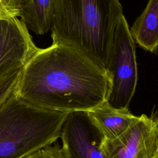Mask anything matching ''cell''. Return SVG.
I'll list each match as a JSON object with an SVG mask.
<instances>
[{
	"label": "cell",
	"mask_w": 158,
	"mask_h": 158,
	"mask_svg": "<svg viewBox=\"0 0 158 158\" xmlns=\"http://www.w3.org/2000/svg\"><path fill=\"white\" fill-rule=\"evenodd\" d=\"M136 44L151 52L158 49V0H149L148 4L130 28Z\"/></svg>",
	"instance_id": "9"
},
{
	"label": "cell",
	"mask_w": 158,
	"mask_h": 158,
	"mask_svg": "<svg viewBox=\"0 0 158 158\" xmlns=\"http://www.w3.org/2000/svg\"><path fill=\"white\" fill-rule=\"evenodd\" d=\"M21 70L14 72L0 80V106L15 89Z\"/></svg>",
	"instance_id": "11"
},
{
	"label": "cell",
	"mask_w": 158,
	"mask_h": 158,
	"mask_svg": "<svg viewBox=\"0 0 158 158\" xmlns=\"http://www.w3.org/2000/svg\"><path fill=\"white\" fill-rule=\"evenodd\" d=\"M23 4L21 0H0V20L19 17Z\"/></svg>",
	"instance_id": "12"
},
{
	"label": "cell",
	"mask_w": 158,
	"mask_h": 158,
	"mask_svg": "<svg viewBox=\"0 0 158 158\" xmlns=\"http://www.w3.org/2000/svg\"><path fill=\"white\" fill-rule=\"evenodd\" d=\"M122 15L119 0H54L52 41L75 49L107 71Z\"/></svg>",
	"instance_id": "2"
},
{
	"label": "cell",
	"mask_w": 158,
	"mask_h": 158,
	"mask_svg": "<svg viewBox=\"0 0 158 158\" xmlns=\"http://www.w3.org/2000/svg\"><path fill=\"white\" fill-rule=\"evenodd\" d=\"M24 158H65L59 144L48 145L28 154Z\"/></svg>",
	"instance_id": "13"
},
{
	"label": "cell",
	"mask_w": 158,
	"mask_h": 158,
	"mask_svg": "<svg viewBox=\"0 0 158 158\" xmlns=\"http://www.w3.org/2000/svg\"><path fill=\"white\" fill-rule=\"evenodd\" d=\"M54 0H30L23 3L19 15L29 30L42 35L51 29Z\"/></svg>",
	"instance_id": "10"
},
{
	"label": "cell",
	"mask_w": 158,
	"mask_h": 158,
	"mask_svg": "<svg viewBox=\"0 0 158 158\" xmlns=\"http://www.w3.org/2000/svg\"><path fill=\"white\" fill-rule=\"evenodd\" d=\"M107 72L111 86L106 102L115 109H128L138 81L135 43L126 18L117 23Z\"/></svg>",
	"instance_id": "4"
},
{
	"label": "cell",
	"mask_w": 158,
	"mask_h": 158,
	"mask_svg": "<svg viewBox=\"0 0 158 158\" xmlns=\"http://www.w3.org/2000/svg\"><path fill=\"white\" fill-rule=\"evenodd\" d=\"M86 112L104 140H112L120 136L139 117L133 115L128 109L112 107L106 101Z\"/></svg>",
	"instance_id": "8"
},
{
	"label": "cell",
	"mask_w": 158,
	"mask_h": 158,
	"mask_svg": "<svg viewBox=\"0 0 158 158\" xmlns=\"http://www.w3.org/2000/svg\"><path fill=\"white\" fill-rule=\"evenodd\" d=\"M60 138L65 158H105L102 150L104 138L86 111L69 113Z\"/></svg>",
	"instance_id": "6"
},
{
	"label": "cell",
	"mask_w": 158,
	"mask_h": 158,
	"mask_svg": "<svg viewBox=\"0 0 158 158\" xmlns=\"http://www.w3.org/2000/svg\"><path fill=\"white\" fill-rule=\"evenodd\" d=\"M69 113L37 107L14 91L0 106V158H24L52 144Z\"/></svg>",
	"instance_id": "3"
},
{
	"label": "cell",
	"mask_w": 158,
	"mask_h": 158,
	"mask_svg": "<svg viewBox=\"0 0 158 158\" xmlns=\"http://www.w3.org/2000/svg\"><path fill=\"white\" fill-rule=\"evenodd\" d=\"M21 1L23 2V3H25V2H28L30 0H21Z\"/></svg>",
	"instance_id": "14"
},
{
	"label": "cell",
	"mask_w": 158,
	"mask_h": 158,
	"mask_svg": "<svg viewBox=\"0 0 158 158\" xmlns=\"http://www.w3.org/2000/svg\"><path fill=\"white\" fill-rule=\"evenodd\" d=\"M110 86L105 69L75 49L52 42L23 67L14 93L37 107L72 112L105 102Z\"/></svg>",
	"instance_id": "1"
},
{
	"label": "cell",
	"mask_w": 158,
	"mask_h": 158,
	"mask_svg": "<svg viewBox=\"0 0 158 158\" xmlns=\"http://www.w3.org/2000/svg\"><path fill=\"white\" fill-rule=\"evenodd\" d=\"M38 49L20 19L0 20V80L22 69Z\"/></svg>",
	"instance_id": "7"
},
{
	"label": "cell",
	"mask_w": 158,
	"mask_h": 158,
	"mask_svg": "<svg viewBox=\"0 0 158 158\" xmlns=\"http://www.w3.org/2000/svg\"><path fill=\"white\" fill-rule=\"evenodd\" d=\"M153 158H158V154H157Z\"/></svg>",
	"instance_id": "15"
},
{
	"label": "cell",
	"mask_w": 158,
	"mask_h": 158,
	"mask_svg": "<svg viewBox=\"0 0 158 158\" xmlns=\"http://www.w3.org/2000/svg\"><path fill=\"white\" fill-rule=\"evenodd\" d=\"M105 158H153L158 154V116L143 114L120 136L104 140Z\"/></svg>",
	"instance_id": "5"
}]
</instances>
